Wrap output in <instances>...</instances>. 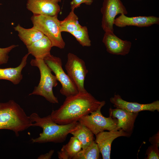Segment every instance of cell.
<instances>
[{
	"label": "cell",
	"instance_id": "obj_1",
	"mask_svg": "<svg viewBox=\"0 0 159 159\" xmlns=\"http://www.w3.org/2000/svg\"><path fill=\"white\" fill-rule=\"evenodd\" d=\"M101 102L88 92H79L66 97L63 104L50 115L57 124H68L78 122L82 117L96 110Z\"/></svg>",
	"mask_w": 159,
	"mask_h": 159
},
{
	"label": "cell",
	"instance_id": "obj_2",
	"mask_svg": "<svg viewBox=\"0 0 159 159\" xmlns=\"http://www.w3.org/2000/svg\"><path fill=\"white\" fill-rule=\"evenodd\" d=\"M32 123V126H38L42 128V132L36 138H32V143H43L53 142L61 143L66 139L77 125L78 122L71 124L61 125L57 124L52 119L51 115L40 117L36 113H32L29 116Z\"/></svg>",
	"mask_w": 159,
	"mask_h": 159
},
{
	"label": "cell",
	"instance_id": "obj_3",
	"mask_svg": "<svg viewBox=\"0 0 159 159\" xmlns=\"http://www.w3.org/2000/svg\"><path fill=\"white\" fill-rule=\"evenodd\" d=\"M32 124L30 117L14 100L0 102V129L12 130L18 137L19 132L32 126Z\"/></svg>",
	"mask_w": 159,
	"mask_h": 159
},
{
	"label": "cell",
	"instance_id": "obj_4",
	"mask_svg": "<svg viewBox=\"0 0 159 159\" xmlns=\"http://www.w3.org/2000/svg\"><path fill=\"white\" fill-rule=\"evenodd\" d=\"M31 66L37 67L40 71V78L39 83L35 86L33 92L29 95H37L42 96L50 102L59 103L57 98L54 94L53 88L58 85L55 75L44 62V59H31Z\"/></svg>",
	"mask_w": 159,
	"mask_h": 159
},
{
	"label": "cell",
	"instance_id": "obj_5",
	"mask_svg": "<svg viewBox=\"0 0 159 159\" xmlns=\"http://www.w3.org/2000/svg\"><path fill=\"white\" fill-rule=\"evenodd\" d=\"M31 20L33 26L39 30L51 41L52 46L64 49L65 43L60 30L59 21L57 16L32 15Z\"/></svg>",
	"mask_w": 159,
	"mask_h": 159
},
{
	"label": "cell",
	"instance_id": "obj_6",
	"mask_svg": "<svg viewBox=\"0 0 159 159\" xmlns=\"http://www.w3.org/2000/svg\"><path fill=\"white\" fill-rule=\"evenodd\" d=\"M105 104L104 101H101L98 108L90 113V115L82 117L78 122L85 126L95 135L105 130H118V122L115 118L110 115L104 117L102 114L101 109Z\"/></svg>",
	"mask_w": 159,
	"mask_h": 159
},
{
	"label": "cell",
	"instance_id": "obj_7",
	"mask_svg": "<svg viewBox=\"0 0 159 159\" xmlns=\"http://www.w3.org/2000/svg\"><path fill=\"white\" fill-rule=\"evenodd\" d=\"M44 60L61 84L60 92L62 95L67 97L79 93L76 85L63 69L60 58L50 54Z\"/></svg>",
	"mask_w": 159,
	"mask_h": 159
},
{
	"label": "cell",
	"instance_id": "obj_8",
	"mask_svg": "<svg viewBox=\"0 0 159 159\" xmlns=\"http://www.w3.org/2000/svg\"><path fill=\"white\" fill-rule=\"evenodd\" d=\"M65 67L67 74L76 85L79 92H87L84 87V82L88 70L84 60L69 53Z\"/></svg>",
	"mask_w": 159,
	"mask_h": 159
},
{
	"label": "cell",
	"instance_id": "obj_9",
	"mask_svg": "<svg viewBox=\"0 0 159 159\" xmlns=\"http://www.w3.org/2000/svg\"><path fill=\"white\" fill-rule=\"evenodd\" d=\"M101 12L102 14L101 26L105 32H114L115 16L119 14L125 15L128 13L120 0H103Z\"/></svg>",
	"mask_w": 159,
	"mask_h": 159
},
{
	"label": "cell",
	"instance_id": "obj_10",
	"mask_svg": "<svg viewBox=\"0 0 159 159\" xmlns=\"http://www.w3.org/2000/svg\"><path fill=\"white\" fill-rule=\"evenodd\" d=\"M131 135L122 129L118 130L103 131L96 135L95 141L97 144L103 159H110L111 146L113 141L121 136L130 137Z\"/></svg>",
	"mask_w": 159,
	"mask_h": 159
},
{
	"label": "cell",
	"instance_id": "obj_11",
	"mask_svg": "<svg viewBox=\"0 0 159 159\" xmlns=\"http://www.w3.org/2000/svg\"><path fill=\"white\" fill-rule=\"evenodd\" d=\"M102 42L107 52L117 55L125 56L128 54L132 45L131 42L121 39L111 31L105 32Z\"/></svg>",
	"mask_w": 159,
	"mask_h": 159
},
{
	"label": "cell",
	"instance_id": "obj_12",
	"mask_svg": "<svg viewBox=\"0 0 159 159\" xmlns=\"http://www.w3.org/2000/svg\"><path fill=\"white\" fill-rule=\"evenodd\" d=\"M57 0H27V9L34 15L57 16L60 11Z\"/></svg>",
	"mask_w": 159,
	"mask_h": 159
},
{
	"label": "cell",
	"instance_id": "obj_13",
	"mask_svg": "<svg viewBox=\"0 0 159 159\" xmlns=\"http://www.w3.org/2000/svg\"><path fill=\"white\" fill-rule=\"evenodd\" d=\"M110 102L116 108H121L133 112H138L143 111H159V101L157 100L151 103L140 104L137 102H130L123 100L118 94H115L110 99Z\"/></svg>",
	"mask_w": 159,
	"mask_h": 159
},
{
	"label": "cell",
	"instance_id": "obj_14",
	"mask_svg": "<svg viewBox=\"0 0 159 159\" xmlns=\"http://www.w3.org/2000/svg\"><path fill=\"white\" fill-rule=\"evenodd\" d=\"M109 113L113 118L117 120L119 130L121 129L125 132L132 134L138 113L130 112L121 108L113 109L111 107L109 109Z\"/></svg>",
	"mask_w": 159,
	"mask_h": 159
},
{
	"label": "cell",
	"instance_id": "obj_15",
	"mask_svg": "<svg viewBox=\"0 0 159 159\" xmlns=\"http://www.w3.org/2000/svg\"><path fill=\"white\" fill-rule=\"evenodd\" d=\"M114 24L119 27L135 26L139 27H148L155 24H159V18L154 16L129 17L123 14L115 19Z\"/></svg>",
	"mask_w": 159,
	"mask_h": 159
},
{
	"label": "cell",
	"instance_id": "obj_16",
	"mask_svg": "<svg viewBox=\"0 0 159 159\" xmlns=\"http://www.w3.org/2000/svg\"><path fill=\"white\" fill-rule=\"evenodd\" d=\"M28 53L22 58L20 64L15 67L0 68V80L9 81L14 85L19 84L23 79L21 72L27 64Z\"/></svg>",
	"mask_w": 159,
	"mask_h": 159
},
{
	"label": "cell",
	"instance_id": "obj_17",
	"mask_svg": "<svg viewBox=\"0 0 159 159\" xmlns=\"http://www.w3.org/2000/svg\"><path fill=\"white\" fill-rule=\"evenodd\" d=\"M28 53L35 59H44L50 54L52 47L51 42L46 36L26 46Z\"/></svg>",
	"mask_w": 159,
	"mask_h": 159
},
{
	"label": "cell",
	"instance_id": "obj_18",
	"mask_svg": "<svg viewBox=\"0 0 159 159\" xmlns=\"http://www.w3.org/2000/svg\"><path fill=\"white\" fill-rule=\"evenodd\" d=\"M14 29L18 32L19 39L26 46L41 39L44 36L43 33L33 26L30 28L26 29L18 24Z\"/></svg>",
	"mask_w": 159,
	"mask_h": 159
},
{
	"label": "cell",
	"instance_id": "obj_19",
	"mask_svg": "<svg viewBox=\"0 0 159 159\" xmlns=\"http://www.w3.org/2000/svg\"><path fill=\"white\" fill-rule=\"evenodd\" d=\"M70 134L78 140L82 149L85 148L94 141V134L88 128L78 121Z\"/></svg>",
	"mask_w": 159,
	"mask_h": 159
},
{
	"label": "cell",
	"instance_id": "obj_20",
	"mask_svg": "<svg viewBox=\"0 0 159 159\" xmlns=\"http://www.w3.org/2000/svg\"><path fill=\"white\" fill-rule=\"evenodd\" d=\"M82 149L81 145L75 137H71L69 142L63 145L60 150L57 152L59 159H72Z\"/></svg>",
	"mask_w": 159,
	"mask_h": 159
},
{
	"label": "cell",
	"instance_id": "obj_21",
	"mask_svg": "<svg viewBox=\"0 0 159 159\" xmlns=\"http://www.w3.org/2000/svg\"><path fill=\"white\" fill-rule=\"evenodd\" d=\"M74 9H72L68 15L63 20L60 21L61 32L70 33L80 28L82 26L79 23L78 18L74 12Z\"/></svg>",
	"mask_w": 159,
	"mask_h": 159
},
{
	"label": "cell",
	"instance_id": "obj_22",
	"mask_svg": "<svg viewBox=\"0 0 159 159\" xmlns=\"http://www.w3.org/2000/svg\"><path fill=\"white\" fill-rule=\"evenodd\" d=\"M100 151L97 144L94 141L84 149H82L72 159H98Z\"/></svg>",
	"mask_w": 159,
	"mask_h": 159
},
{
	"label": "cell",
	"instance_id": "obj_23",
	"mask_svg": "<svg viewBox=\"0 0 159 159\" xmlns=\"http://www.w3.org/2000/svg\"><path fill=\"white\" fill-rule=\"evenodd\" d=\"M70 34L82 46L88 47L91 46V41L89 38L87 26H81L79 29Z\"/></svg>",
	"mask_w": 159,
	"mask_h": 159
},
{
	"label": "cell",
	"instance_id": "obj_24",
	"mask_svg": "<svg viewBox=\"0 0 159 159\" xmlns=\"http://www.w3.org/2000/svg\"><path fill=\"white\" fill-rule=\"evenodd\" d=\"M18 45L12 44L6 47L0 48V65L7 63L9 58V52Z\"/></svg>",
	"mask_w": 159,
	"mask_h": 159
},
{
	"label": "cell",
	"instance_id": "obj_25",
	"mask_svg": "<svg viewBox=\"0 0 159 159\" xmlns=\"http://www.w3.org/2000/svg\"><path fill=\"white\" fill-rule=\"evenodd\" d=\"M159 145H152L149 146L146 151L147 157L146 159H158L159 158Z\"/></svg>",
	"mask_w": 159,
	"mask_h": 159
},
{
	"label": "cell",
	"instance_id": "obj_26",
	"mask_svg": "<svg viewBox=\"0 0 159 159\" xmlns=\"http://www.w3.org/2000/svg\"><path fill=\"white\" fill-rule=\"evenodd\" d=\"M58 2H60L61 0H57ZM92 0H72L70 3L71 9H75L79 7L81 4L84 3L86 5H90L92 2Z\"/></svg>",
	"mask_w": 159,
	"mask_h": 159
},
{
	"label": "cell",
	"instance_id": "obj_27",
	"mask_svg": "<svg viewBox=\"0 0 159 159\" xmlns=\"http://www.w3.org/2000/svg\"><path fill=\"white\" fill-rule=\"evenodd\" d=\"M149 141L152 145H159V131L153 136L150 138Z\"/></svg>",
	"mask_w": 159,
	"mask_h": 159
},
{
	"label": "cell",
	"instance_id": "obj_28",
	"mask_svg": "<svg viewBox=\"0 0 159 159\" xmlns=\"http://www.w3.org/2000/svg\"><path fill=\"white\" fill-rule=\"evenodd\" d=\"M54 152V150H51L48 153L44 154H42L39 155L38 157V159H50L52 158Z\"/></svg>",
	"mask_w": 159,
	"mask_h": 159
}]
</instances>
